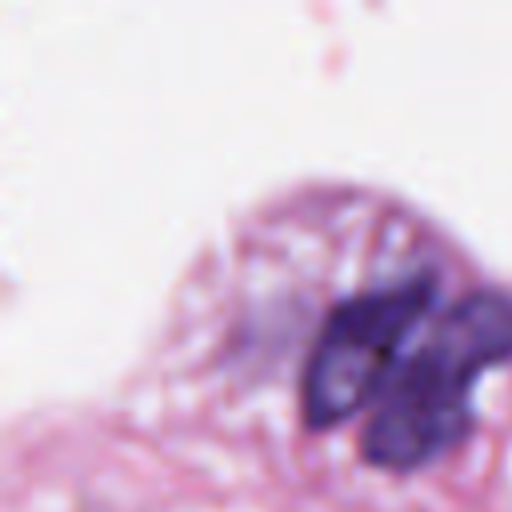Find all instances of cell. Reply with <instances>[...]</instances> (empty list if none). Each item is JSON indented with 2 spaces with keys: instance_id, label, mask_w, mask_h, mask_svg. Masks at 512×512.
<instances>
[{
  "instance_id": "1",
  "label": "cell",
  "mask_w": 512,
  "mask_h": 512,
  "mask_svg": "<svg viewBox=\"0 0 512 512\" xmlns=\"http://www.w3.org/2000/svg\"><path fill=\"white\" fill-rule=\"evenodd\" d=\"M512 360V296L472 288L456 296L376 396L360 456L388 472H412L456 448L472 428V384Z\"/></svg>"
},
{
  "instance_id": "2",
  "label": "cell",
  "mask_w": 512,
  "mask_h": 512,
  "mask_svg": "<svg viewBox=\"0 0 512 512\" xmlns=\"http://www.w3.org/2000/svg\"><path fill=\"white\" fill-rule=\"evenodd\" d=\"M436 300V272H412L340 300L304 360L300 412L308 428H332L360 412L396 372L392 360Z\"/></svg>"
}]
</instances>
